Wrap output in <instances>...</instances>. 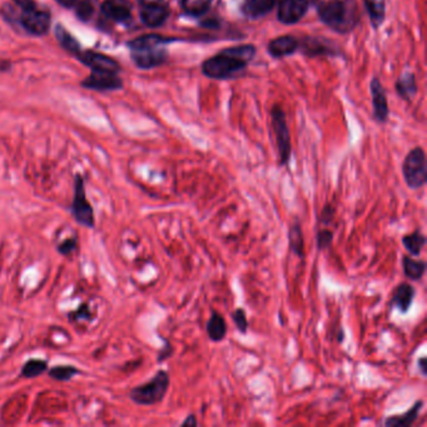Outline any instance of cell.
<instances>
[{
    "label": "cell",
    "mask_w": 427,
    "mask_h": 427,
    "mask_svg": "<svg viewBox=\"0 0 427 427\" xmlns=\"http://www.w3.org/2000/svg\"><path fill=\"white\" fill-rule=\"evenodd\" d=\"M254 45H240L224 49L203 63V73L213 79H226L246 68L252 61Z\"/></svg>",
    "instance_id": "cell-1"
},
{
    "label": "cell",
    "mask_w": 427,
    "mask_h": 427,
    "mask_svg": "<svg viewBox=\"0 0 427 427\" xmlns=\"http://www.w3.org/2000/svg\"><path fill=\"white\" fill-rule=\"evenodd\" d=\"M169 39L161 36H144L130 43L132 58L141 68H153L167 59L166 45Z\"/></svg>",
    "instance_id": "cell-2"
},
{
    "label": "cell",
    "mask_w": 427,
    "mask_h": 427,
    "mask_svg": "<svg viewBox=\"0 0 427 427\" xmlns=\"http://www.w3.org/2000/svg\"><path fill=\"white\" fill-rule=\"evenodd\" d=\"M318 14L325 24L340 33L352 31L357 23L355 0H328L320 6Z\"/></svg>",
    "instance_id": "cell-3"
},
{
    "label": "cell",
    "mask_w": 427,
    "mask_h": 427,
    "mask_svg": "<svg viewBox=\"0 0 427 427\" xmlns=\"http://www.w3.org/2000/svg\"><path fill=\"white\" fill-rule=\"evenodd\" d=\"M171 385L169 373L160 370L146 384L136 386L130 392V400L141 406H153L163 401Z\"/></svg>",
    "instance_id": "cell-4"
},
{
    "label": "cell",
    "mask_w": 427,
    "mask_h": 427,
    "mask_svg": "<svg viewBox=\"0 0 427 427\" xmlns=\"http://www.w3.org/2000/svg\"><path fill=\"white\" fill-rule=\"evenodd\" d=\"M403 174V180L411 189H420L426 185V155L424 149L416 147L405 157Z\"/></svg>",
    "instance_id": "cell-5"
},
{
    "label": "cell",
    "mask_w": 427,
    "mask_h": 427,
    "mask_svg": "<svg viewBox=\"0 0 427 427\" xmlns=\"http://www.w3.org/2000/svg\"><path fill=\"white\" fill-rule=\"evenodd\" d=\"M70 212L75 217V222L79 223L87 228H94L95 226L94 210L88 201L84 180L81 174H75V192H73V202H72Z\"/></svg>",
    "instance_id": "cell-6"
},
{
    "label": "cell",
    "mask_w": 427,
    "mask_h": 427,
    "mask_svg": "<svg viewBox=\"0 0 427 427\" xmlns=\"http://www.w3.org/2000/svg\"><path fill=\"white\" fill-rule=\"evenodd\" d=\"M272 125L274 134H276V141H277L279 166H286L288 164L290 158H291V136H290V130L286 122L285 113L279 106L273 108Z\"/></svg>",
    "instance_id": "cell-7"
},
{
    "label": "cell",
    "mask_w": 427,
    "mask_h": 427,
    "mask_svg": "<svg viewBox=\"0 0 427 427\" xmlns=\"http://www.w3.org/2000/svg\"><path fill=\"white\" fill-rule=\"evenodd\" d=\"M22 25L26 31L37 36L45 34L49 31L50 17L49 14L43 10H38L36 8H31L24 10L22 15Z\"/></svg>",
    "instance_id": "cell-8"
},
{
    "label": "cell",
    "mask_w": 427,
    "mask_h": 427,
    "mask_svg": "<svg viewBox=\"0 0 427 427\" xmlns=\"http://www.w3.org/2000/svg\"><path fill=\"white\" fill-rule=\"evenodd\" d=\"M307 0H282L279 6V19L284 24H295L307 12Z\"/></svg>",
    "instance_id": "cell-9"
},
{
    "label": "cell",
    "mask_w": 427,
    "mask_h": 427,
    "mask_svg": "<svg viewBox=\"0 0 427 427\" xmlns=\"http://www.w3.org/2000/svg\"><path fill=\"white\" fill-rule=\"evenodd\" d=\"M78 58L81 62L87 64L92 70H100V72H109V73H117L119 65L114 59L109 56L94 52H81L78 54Z\"/></svg>",
    "instance_id": "cell-10"
},
{
    "label": "cell",
    "mask_w": 427,
    "mask_h": 427,
    "mask_svg": "<svg viewBox=\"0 0 427 427\" xmlns=\"http://www.w3.org/2000/svg\"><path fill=\"white\" fill-rule=\"evenodd\" d=\"M117 73L109 72H100V70H92V75L88 77L83 84L88 88L97 89V91H111L122 87V83L118 78Z\"/></svg>",
    "instance_id": "cell-11"
},
{
    "label": "cell",
    "mask_w": 427,
    "mask_h": 427,
    "mask_svg": "<svg viewBox=\"0 0 427 427\" xmlns=\"http://www.w3.org/2000/svg\"><path fill=\"white\" fill-rule=\"evenodd\" d=\"M415 296L416 290L414 286L410 285L407 282L400 284L395 288L392 298H391V307L396 309L397 311H400L401 313L405 315L411 309Z\"/></svg>",
    "instance_id": "cell-12"
},
{
    "label": "cell",
    "mask_w": 427,
    "mask_h": 427,
    "mask_svg": "<svg viewBox=\"0 0 427 427\" xmlns=\"http://www.w3.org/2000/svg\"><path fill=\"white\" fill-rule=\"evenodd\" d=\"M371 92L375 118L378 122L384 123L389 117V106H387V100H386L384 88L376 78L372 81Z\"/></svg>",
    "instance_id": "cell-13"
},
{
    "label": "cell",
    "mask_w": 427,
    "mask_h": 427,
    "mask_svg": "<svg viewBox=\"0 0 427 427\" xmlns=\"http://www.w3.org/2000/svg\"><path fill=\"white\" fill-rule=\"evenodd\" d=\"M422 407H424V401H422V400H419V401H416V403L411 406V409H410L409 411L403 412L401 415L389 416V417L385 420L384 425L387 427L411 426V425H414V424L417 421V419H419V416H420V412H421Z\"/></svg>",
    "instance_id": "cell-14"
},
{
    "label": "cell",
    "mask_w": 427,
    "mask_h": 427,
    "mask_svg": "<svg viewBox=\"0 0 427 427\" xmlns=\"http://www.w3.org/2000/svg\"><path fill=\"white\" fill-rule=\"evenodd\" d=\"M168 14L169 13L166 6H161L160 3H155V4H144L142 12H141V17H142L144 24L155 28L166 22Z\"/></svg>",
    "instance_id": "cell-15"
},
{
    "label": "cell",
    "mask_w": 427,
    "mask_h": 427,
    "mask_svg": "<svg viewBox=\"0 0 427 427\" xmlns=\"http://www.w3.org/2000/svg\"><path fill=\"white\" fill-rule=\"evenodd\" d=\"M205 332L212 342H221L226 339L227 325L224 321V317L219 312L212 311L211 317L205 323Z\"/></svg>",
    "instance_id": "cell-16"
},
{
    "label": "cell",
    "mask_w": 427,
    "mask_h": 427,
    "mask_svg": "<svg viewBox=\"0 0 427 427\" xmlns=\"http://www.w3.org/2000/svg\"><path fill=\"white\" fill-rule=\"evenodd\" d=\"M297 47L298 42L296 38L291 37V36H284V37L273 39L268 45V50L271 56L274 58H281V56H290L292 53H295Z\"/></svg>",
    "instance_id": "cell-17"
},
{
    "label": "cell",
    "mask_w": 427,
    "mask_h": 427,
    "mask_svg": "<svg viewBox=\"0 0 427 427\" xmlns=\"http://www.w3.org/2000/svg\"><path fill=\"white\" fill-rule=\"evenodd\" d=\"M288 247L292 254H296L300 258H304V232L301 228V223L298 219H295L288 228Z\"/></svg>",
    "instance_id": "cell-18"
},
{
    "label": "cell",
    "mask_w": 427,
    "mask_h": 427,
    "mask_svg": "<svg viewBox=\"0 0 427 427\" xmlns=\"http://www.w3.org/2000/svg\"><path fill=\"white\" fill-rule=\"evenodd\" d=\"M277 0H246L242 6V12L249 18H258L272 10Z\"/></svg>",
    "instance_id": "cell-19"
},
{
    "label": "cell",
    "mask_w": 427,
    "mask_h": 427,
    "mask_svg": "<svg viewBox=\"0 0 427 427\" xmlns=\"http://www.w3.org/2000/svg\"><path fill=\"white\" fill-rule=\"evenodd\" d=\"M403 274L410 281H420L426 272V262L417 258H412L411 256L403 257Z\"/></svg>",
    "instance_id": "cell-20"
},
{
    "label": "cell",
    "mask_w": 427,
    "mask_h": 427,
    "mask_svg": "<svg viewBox=\"0 0 427 427\" xmlns=\"http://www.w3.org/2000/svg\"><path fill=\"white\" fill-rule=\"evenodd\" d=\"M403 247L412 257H420L422 249L426 244V237L422 233L421 229H415L412 233L405 235L403 237Z\"/></svg>",
    "instance_id": "cell-21"
},
{
    "label": "cell",
    "mask_w": 427,
    "mask_h": 427,
    "mask_svg": "<svg viewBox=\"0 0 427 427\" xmlns=\"http://www.w3.org/2000/svg\"><path fill=\"white\" fill-rule=\"evenodd\" d=\"M102 9L108 18L116 20V22H125L130 18V8L124 6L123 3L108 0L103 4Z\"/></svg>",
    "instance_id": "cell-22"
},
{
    "label": "cell",
    "mask_w": 427,
    "mask_h": 427,
    "mask_svg": "<svg viewBox=\"0 0 427 427\" xmlns=\"http://www.w3.org/2000/svg\"><path fill=\"white\" fill-rule=\"evenodd\" d=\"M396 89L397 93L400 94L403 100H412L415 97L416 92H417L415 75H412V73L403 75L396 81Z\"/></svg>",
    "instance_id": "cell-23"
},
{
    "label": "cell",
    "mask_w": 427,
    "mask_h": 427,
    "mask_svg": "<svg viewBox=\"0 0 427 427\" xmlns=\"http://www.w3.org/2000/svg\"><path fill=\"white\" fill-rule=\"evenodd\" d=\"M367 12L371 19V23L375 28H378L384 23L386 1L385 0H365Z\"/></svg>",
    "instance_id": "cell-24"
},
{
    "label": "cell",
    "mask_w": 427,
    "mask_h": 427,
    "mask_svg": "<svg viewBox=\"0 0 427 427\" xmlns=\"http://www.w3.org/2000/svg\"><path fill=\"white\" fill-rule=\"evenodd\" d=\"M48 370V362L45 359H31L22 367L20 375L24 378H36Z\"/></svg>",
    "instance_id": "cell-25"
},
{
    "label": "cell",
    "mask_w": 427,
    "mask_h": 427,
    "mask_svg": "<svg viewBox=\"0 0 427 427\" xmlns=\"http://www.w3.org/2000/svg\"><path fill=\"white\" fill-rule=\"evenodd\" d=\"M211 1L212 0H180V6L187 14L199 17L208 10Z\"/></svg>",
    "instance_id": "cell-26"
},
{
    "label": "cell",
    "mask_w": 427,
    "mask_h": 427,
    "mask_svg": "<svg viewBox=\"0 0 427 427\" xmlns=\"http://www.w3.org/2000/svg\"><path fill=\"white\" fill-rule=\"evenodd\" d=\"M56 34L58 40H59V43H61V45H63L65 49L70 52V53H73L75 56H78V54L81 53V47H79L78 42H77L75 38L72 37L68 31H65L63 26H61V25L56 26Z\"/></svg>",
    "instance_id": "cell-27"
},
{
    "label": "cell",
    "mask_w": 427,
    "mask_h": 427,
    "mask_svg": "<svg viewBox=\"0 0 427 427\" xmlns=\"http://www.w3.org/2000/svg\"><path fill=\"white\" fill-rule=\"evenodd\" d=\"M49 378L56 380V381H70L75 378V375L79 373V370L75 368V366H54L50 368Z\"/></svg>",
    "instance_id": "cell-28"
},
{
    "label": "cell",
    "mask_w": 427,
    "mask_h": 427,
    "mask_svg": "<svg viewBox=\"0 0 427 427\" xmlns=\"http://www.w3.org/2000/svg\"><path fill=\"white\" fill-rule=\"evenodd\" d=\"M334 242V232L328 227H320L317 231L316 243L318 251L327 249Z\"/></svg>",
    "instance_id": "cell-29"
},
{
    "label": "cell",
    "mask_w": 427,
    "mask_h": 427,
    "mask_svg": "<svg viewBox=\"0 0 427 427\" xmlns=\"http://www.w3.org/2000/svg\"><path fill=\"white\" fill-rule=\"evenodd\" d=\"M231 317H232V321L235 323L237 331L242 334H247L248 321L244 310H243V309H237V310L232 312Z\"/></svg>",
    "instance_id": "cell-30"
},
{
    "label": "cell",
    "mask_w": 427,
    "mask_h": 427,
    "mask_svg": "<svg viewBox=\"0 0 427 427\" xmlns=\"http://www.w3.org/2000/svg\"><path fill=\"white\" fill-rule=\"evenodd\" d=\"M336 216V210L334 207L327 203V205L323 207L320 218H318V223H320V227H328L329 223L332 222Z\"/></svg>",
    "instance_id": "cell-31"
},
{
    "label": "cell",
    "mask_w": 427,
    "mask_h": 427,
    "mask_svg": "<svg viewBox=\"0 0 427 427\" xmlns=\"http://www.w3.org/2000/svg\"><path fill=\"white\" fill-rule=\"evenodd\" d=\"M77 246H78L77 238H75V237H70V238H67V240L61 242V243L58 244L56 249H58V252L63 254V256H70V254H73L75 249H77Z\"/></svg>",
    "instance_id": "cell-32"
},
{
    "label": "cell",
    "mask_w": 427,
    "mask_h": 427,
    "mask_svg": "<svg viewBox=\"0 0 427 427\" xmlns=\"http://www.w3.org/2000/svg\"><path fill=\"white\" fill-rule=\"evenodd\" d=\"M173 353V348L171 346V343L168 341H164V346L162 348L160 353H158V362L161 364L163 361L169 359V356Z\"/></svg>",
    "instance_id": "cell-33"
},
{
    "label": "cell",
    "mask_w": 427,
    "mask_h": 427,
    "mask_svg": "<svg viewBox=\"0 0 427 427\" xmlns=\"http://www.w3.org/2000/svg\"><path fill=\"white\" fill-rule=\"evenodd\" d=\"M92 12H93V8L91 6L89 3H81L78 6V14H79L81 18L87 19L92 14Z\"/></svg>",
    "instance_id": "cell-34"
},
{
    "label": "cell",
    "mask_w": 427,
    "mask_h": 427,
    "mask_svg": "<svg viewBox=\"0 0 427 427\" xmlns=\"http://www.w3.org/2000/svg\"><path fill=\"white\" fill-rule=\"evenodd\" d=\"M199 425V420L196 415L187 416L186 420L180 424V426L183 427H196Z\"/></svg>",
    "instance_id": "cell-35"
},
{
    "label": "cell",
    "mask_w": 427,
    "mask_h": 427,
    "mask_svg": "<svg viewBox=\"0 0 427 427\" xmlns=\"http://www.w3.org/2000/svg\"><path fill=\"white\" fill-rule=\"evenodd\" d=\"M14 1H15L23 10H28V9H31V8H36L34 0H14Z\"/></svg>",
    "instance_id": "cell-36"
},
{
    "label": "cell",
    "mask_w": 427,
    "mask_h": 427,
    "mask_svg": "<svg viewBox=\"0 0 427 427\" xmlns=\"http://www.w3.org/2000/svg\"><path fill=\"white\" fill-rule=\"evenodd\" d=\"M427 359L426 357H421V359H417V366H419V370L421 372L422 376L426 378L427 376Z\"/></svg>",
    "instance_id": "cell-37"
},
{
    "label": "cell",
    "mask_w": 427,
    "mask_h": 427,
    "mask_svg": "<svg viewBox=\"0 0 427 427\" xmlns=\"http://www.w3.org/2000/svg\"><path fill=\"white\" fill-rule=\"evenodd\" d=\"M59 4H62L63 6H67V8H70V6H75L77 4V0H56Z\"/></svg>",
    "instance_id": "cell-38"
},
{
    "label": "cell",
    "mask_w": 427,
    "mask_h": 427,
    "mask_svg": "<svg viewBox=\"0 0 427 427\" xmlns=\"http://www.w3.org/2000/svg\"><path fill=\"white\" fill-rule=\"evenodd\" d=\"M143 4H155V3H161L162 0H139Z\"/></svg>",
    "instance_id": "cell-39"
}]
</instances>
